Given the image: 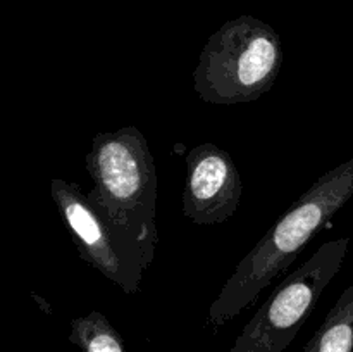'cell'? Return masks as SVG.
<instances>
[{
  "label": "cell",
  "mask_w": 353,
  "mask_h": 352,
  "mask_svg": "<svg viewBox=\"0 0 353 352\" xmlns=\"http://www.w3.org/2000/svg\"><path fill=\"white\" fill-rule=\"evenodd\" d=\"M85 168L93 179L86 197L134 275L143 278L159 244L157 169L147 138L137 126L97 133Z\"/></svg>",
  "instance_id": "1"
},
{
  "label": "cell",
  "mask_w": 353,
  "mask_h": 352,
  "mask_svg": "<svg viewBox=\"0 0 353 352\" xmlns=\"http://www.w3.org/2000/svg\"><path fill=\"white\" fill-rule=\"evenodd\" d=\"M352 197L353 157L324 173L238 262L210 306L205 326L219 330L250 307Z\"/></svg>",
  "instance_id": "2"
},
{
  "label": "cell",
  "mask_w": 353,
  "mask_h": 352,
  "mask_svg": "<svg viewBox=\"0 0 353 352\" xmlns=\"http://www.w3.org/2000/svg\"><path fill=\"white\" fill-rule=\"evenodd\" d=\"M281 66V37L243 14L210 35L192 75L193 90L212 106L254 102L272 88Z\"/></svg>",
  "instance_id": "3"
},
{
  "label": "cell",
  "mask_w": 353,
  "mask_h": 352,
  "mask_svg": "<svg viewBox=\"0 0 353 352\" xmlns=\"http://www.w3.org/2000/svg\"><path fill=\"white\" fill-rule=\"evenodd\" d=\"M348 245V237L326 242L299 269L285 276L245 324L231 352L285 351L312 314L324 289L340 273Z\"/></svg>",
  "instance_id": "4"
},
{
  "label": "cell",
  "mask_w": 353,
  "mask_h": 352,
  "mask_svg": "<svg viewBox=\"0 0 353 352\" xmlns=\"http://www.w3.org/2000/svg\"><path fill=\"white\" fill-rule=\"evenodd\" d=\"M50 193L65 228L74 238L79 257L121 286L123 292H140L141 278L130 268L109 226L81 188L76 183L54 178L50 182Z\"/></svg>",
  "instance_id": "5"
},
{
  "label": "cell",
  "mask_w": 353,
  "mask_h": 352,
  "mask_svg": "<svg viewBox=\"0 0 353 352\" xmlns=\"http://www.w3.org/2000/svg\"><path fill=\"white\" fill-rule=\"evenodd\" d=\"M241 193V176L224 148L200 144L186 154L183 214L192 223H224L236 213Z\"/></svg>",
  "instance_id": "6"
},
{
  "label": "cell",
  "mask_w": 353,
  "mask_h": 352,
  "mask_svg": "<svg viewBox=\"0 0 353 352\" xmlns=\"http://www.w3.org/2000/svg\"><path fill=\"white\" fill-rule=\"evenodd\" d=\"M303 352H353V283L331 307Z\"/></svg>",
  "instance_id": "7"
},
{
  "label": "cell",
  "mask_w": 353,
  "mask_h": 352,
  "mask_svg": "<svg viewBox=\"0 0 353 352\" xmlns=\"http://www.w3.org/2000/svg\"><path fill=\"white\" fill-rule=\"evenodd\" d=\"M69 342L78 345L81 352H126L119 331L99 311L71 321Z\"/></svg>",
  "instance_id": "8"
}]
</instances>
